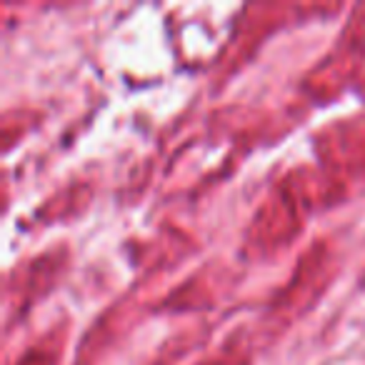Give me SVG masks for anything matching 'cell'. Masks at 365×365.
<instances>
[]
</instances>
